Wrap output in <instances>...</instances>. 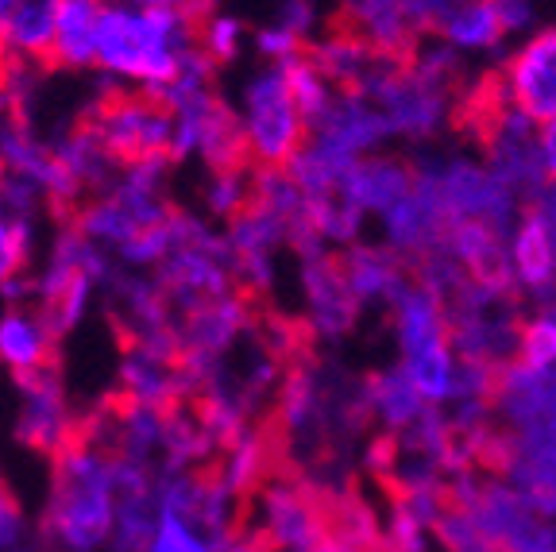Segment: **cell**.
<instances>
[{
    "label": "cell",
    "mask_w": 556,
    "mask_h": 552,
    "mask_svg": "<svg viewBox=\"0 0 556 552\" xmlns=\"http://www.w3.org/2000/svg\"><path fill=\"white\" fill-rule=\"evenodd\" d=\"M198 27L201 20L193 12L174 4L104 0L93 74L109 89H139L159 97L198 51Z\"/></svg>",
    "instance_id": "cell-1"
},
{
    "label": "cell",
    "mask_w": 556,
    "mask_h": 552,
    "mask_svg": "<svg viewBox=\"0 0 556 552\" xmlns=\"http://www.w3.org/2000/svg\"><path fill=\"white\" fill-rule=\"evenodd\" d=\"M170 174V159L124 163L121 174L101 193L81 201L70 221L113 263L131 271H155L166 248V225L174 216Z\"/></svg>",
    "instance_id": "cell-2"
},
{
    "label": "cell",
    "mask_w": 556,
    "mask_h": 552,
    "mask_svg": "<svg viewBox=\"0 0 556 552\" xmlns=\"http://www.w3.org/2000/svg\"><path fill=\"white\" fill-rule=\"evenodd\" d=\"M116 456L81 432L51 460L47 499L39 510L43 552H113L116 537Z\"/></svg>",
    "instance_id": "cell-3"
},
{
    "label": "cell",
    "mask_w": 556,
    "mask_h": 552,
    "mask_svg": "<svg viewBox=\"0 0 556 552\" xmlns=\"http://www.w3.org/2000/svg\"><path fill=\"white\" fill-rule=\"evenodd\" d=\"M113 271L116 263L86 240L74 221H62L31 267V302L47 313L59 337H70L86 325Z\"/></svg>",
    "instance_id": "cell-4"
},
{
    "label": "cell",
    "mask_w": 556,
    "mask_h": 552,
    "mask_svg": "<svg viewBox=\"0 0 556 552\" xmlns=\"http://www.w3.org/2000/svg\"><path fill=\"white\" fill-rule=\"evenodd\" d=\"M236 124H240L243 147H248V163L263 171H287L290 159L305 147L309 124L294 101L287 70L275 62H255L236 78L232 93Z\"/></svg>",
    "instance_id": "cell-5"
},
{
    "label": "cell",
    "mask_w": 556,
    "mask_h": 552,
    "mask_svg": "<svg viewBox=\"0 0 556 552\" xmlns=\"http://www.w3.org/2000/svg\"><path fill=\"white\" fill-rule=\"evenodd\" d=\"M151 275L163 283L166 298H170L178 313L232 293L236 275L232 255H228L225 225H213L205 213L174 209L170 225H166L163 260L155 263Z\"/></svg>",
    "instance_id": "cell-6"
},
{
    "label": "cell",
    "mask_w": 556,
    "mask_h": 552,
    "mask_svg": "<svg viewBox=\"0 0 556 552\" xmlns=\"http://www.w3.org/2000/svg\"><path fill=\"white\" fill-rule=\"evenodd\" d=\"M243 529L275 552H313L329 537V502L302 475H267L248 499Z\"/></svg>",
    "instance_id": "cell-7"
},
{
    "label": "cell",
    "mask_w": 556,
    "mask_h": 552,
    "mask_svg": "<svg viewBox=\"0 0 556 552\" xmlns=\"http://www.w3.org/2000/svg\"><path fill=\"white\" fill-rule=\"evenodd\" d=\"M89 121L101 139L113 147L121 163H148V159H170L174 151V113L170 104L155 93L139 89H109L89 109ZM174 163V159H170Z\"/></svg>",
    "instance_id": "cell-8"
},
{
    "label": "cell",
    "mask_w": 556,
    "mask_h": 552,
    "mask_svg": "<svg viewBox=\"0 0 556 552\" xmlns=\"http://www.w3.org/2000/svg\"><path fill=\"white\" fill-rule=\"evenodd\" d=\"M0 178L24 186L51 213H74L81 205L78 190H74V181L59 159L54 136L39 131V124L24 121V116H12L4 136H0Z\"/></svg>",
    "instance_id": "cell-9"
},
{
    "label": "cell",
    "mask_w": 556,
    "mask_h": 552,
    "mask_svg": "<svg viewBox=\"0 0 556 552\" xmlns=\"http://www.w3.org/2000/svg\"><path fill=\"white\" fill-rule=\"evenodd\" d=\"M12 432H16L24 449L51 460L81 437V414L74 406V398H70L66 379L54 367L16 379Z\"/></svg>",
    "instance_id": "cell-10"
},
{
    "label": "cell",
    "mask_w": 556,
    "mask_h": 552,
    "mask_svg": "<svg viewBox=\"0 0 556 552\" xmlns=\"http://www.w3.org/2000/svg\"><path fill=\"white\" fill-rule=\"evenodd\" d=\"M437 181H441V201L448 225L460 221H483L498 233L514 236L526 201L498 178L486 163H476L468 155H452L448 163H437Z\"/></svg>",
    "instance_id": "cell-11"
},
{
    "label": "cell",
    "mask_w": 556,
    "mask_h": 552,
    "mask_svg": "<svg viewBox=\"0 0 556 552\" xmlns=\"http://www.w3.org/2000/svg\"><path fill=\"white\" fill-rule=\"evenodd\" d=\"M228 255H232L236 290L252 302H267L278 286V260L290 251V236L282 216L263 201H252L240 216L225 225Z\"/></svg>",
    "instance_id": "cell-12"
},
{
    "label": "cell",
    "mask_w": 556,
    "mask_h": 552,
    "mask_svg": "<svg viewBox=\"0 0 556 552\" xmlns=\"http://www.w3.org/2000/svg\"><path fill=\"white\" fill-rule=\"evenodd\" d=\"M298 293H302V317L298 325L317 344H340L359 325V298L348 286L340 267V251H317L298 260Z\"/></svg>",
    "instance_id": "cell-13"
},
{
    "label": "cell",
    "mask_w": 556,
    "mask_h": 552,
    "mask_svg": "<svg viewBox=\"0 0 556 552\" xmlns=\"http://www.w3.org/2000/svg\"><path fill=\"white\" fill-rule=\"evenodd\" d=\"M116 390L124 402H139V406H190V382L178 360V340H124L121 363H116Z\"/></svg>",
    "instance_id": "cell-14"
},
{
    "label": "cell",
    "mask_w": 556,
    "mask_h": 552,
    "mask_svg": "<svg viewBox=\"0 0 556 552\" xmlns=\"http://www.w3.org/2000/svg\"><path fill=\"white\" fill-rule=\"evenodd\" d=\"M101 302L124 328V340H178L174 337L178 310L151 271H131L116 263L101 290Z\"/></svg>",
    "instance_id": "cell-15"
},
{
    "label": "cell",
    "mask_w": 556,
    "mask_h": 552,
    "mask_svg": "<svg viewBox=\"0 0 556 552\" xmlns=\"http://www.w3.org/2000/svg\"><path fill=\"white\" fill-rule=\"evenodd\" d=\"M51 209L16 181L0 178V286L31 275L43 251V216Z\"/></svg>",
    "instance_id": "cell-16"
},
{
    "label": "cell",
    "mask_w": 556,
    "mask_h": 552,
    "mask_svg": "<svg viewBox=\"0 0 556 552\" xmlns=\"http://www.w3.org/2000/svg\"><path fill=\"white\" fill-rule=\"evenodd\" d=\"M506 86L521 113L545 128L556 121V27H545L506 62Z\"/></svg>",
    "instance_id": "cell-17"
},
{
    "label": "cell",
    "mask_w": 556,
    "mask_h": 552,
    "mask_svg": "<svg viewBox=\"0 0 556 552\" xmlns=\"http://www.w3.org/2000/svg\"><path fill=\"white\" fill-rule=\"evenodd\" d=\"M59 333L47 321V313L35 302L24 305H0V367L12 379L47 372L54 367V352H59Z\"/></svg>",
    "instance_id": "cell-18"
},
{
    "label": "cell",
    "mask_w": 556,
    "mask_h": 552,
    "mask_svg": "<svg viewBox=\"0 0 556 552\" xmlns=\"http://www.w3.org/2000/svg\"><path fill=\"white\" fill-rule=\"evenodd\" d=\"M417 186V159L375 151L348 166L337 190H344L367 216H387Z\"/></svg>",
    "instance_id": "cell-19"
},
{
    "label": "cell",
    "mask_w": 556,
    "mask_h": 552,
    "mask_svg": "<svg viewBox=\"0 0 556 552\" xmlns=\"http://www.w3.org/2000/svg\"><path fill=\"white\" fill-rule=\"evenodd\" d=\"M337 24L359 35L375 51L399 54V59H409L417 39L426 35L417 27V20L409 16L406 0H344Z\"/></svg>",
    "instance_id": "cell-20"
},
{
    "label": "cell",
    "mask_w": 556,
    "mask_h": 552,
    "mask_svg": "<svg viewBox=\"0 0 556 552\" xmlns=\"http://www.w3.org/2000/svg\"><path fill=\"white\" fill-rule=\"evenodd\" d=\"M62 0H0V66L47 62Z\"/></svg>",
    "instance_id": "cell-21"
},
{
    "label": "cell",
    "mask_w": 556,
    "mask_h": 552,
    "mask_svg": "<svg viewBox=\"0 0 556 552\" xmlns=\"http://www.w3.org/2000/svg\"><path fill=\"white\" fill-rule=\"evenodd\" d=\"M54 147H59V159L66 166L70 181H74V190L78 198H93L101 193L109 181L121 174V159L113 155V147L104 143L101 131L93 128V121H74L66 124L62 131H54Z\"/></svg>",
    "instance_id": "cell-22"
},
{
    "label": "cell",
    "mask_w": 556,
    "mask_h": 552,
    "mask_svg": "<svg viewBox=\"0 0 556 552\" xmlns=\"http://www.w3.org/2000/svg\"><path fill=\"white\" fill-rule=\"evenodd\" d=\"M340 267L348 275V286L359 298V305H382L391 310L394 293L409 283V263L387 243H352L340 251Z\"/></svg>",
    "instance_id": "cell-23"
},
{
    "label": "cell",
    "mask_w": 556,
    "mask_h": 552,
    "mask_svg": "<svg viewBox=\"0 0 556 552\" xmlns=\"http://www.w3.org/2000/svg\"><path fill=\"white\" fill-rule=\"evenodd\" d=\"M364 390H367L371 429H379L382 437H399V432H406L429 406L426 394L414 387V379H409V372L402 367V363L379 367V372H367Z\"/></svg>",
    "instance_id": "cell-24"
},
{
    "label": "cell",
    "mask_w": 556,
    "mask_h": 552,
    "mask_svg": "<svg viewBox=\"0 0 556 552\" xmlns=\"http://www.w3.org/2000/svg\"><path fill=\"white\" fill-rule=\"evenodd\" d=\"M104 0H62L54 20V39L47 66L66 74H93L97 66V32H101Z\"/></svg>",
    "instance_id": "cell-25"
},
{
    "label": "cell",
    "mask_w": 556,
    "mask_h": 552,
    "mask_svg": "<svg viewBox=\"0 0 556 552\" xmlns=\"http://www.w3.org/2000/svg\"><path fill=\"white\" fill-rule=\"evenodd\" d=\"M510 248H514V271H518V290L526 293V302H533V298H541L556 283V251L545 225H541V216L530 205H526L518 228H514Z\"/></svg>",
    "instance_id": "cell-26"
},
{
    "label": "cell",
    "mask_w": 556,
    "mask_h": 552,
    "mask_svg": "<svg viewBox=\"0 0 556 552\" xmlns=\"http://www.w3.org/2000/svg\"><path fill=\"white\" fill-rule=\"evenodd\" d=\"M433 32L456 51H491V47L503 43L506 27L495 0H460Z\"/></svg>",
    "instance_id": "cell-27"
},
{
    "label": "cell",
    "mask_w": 556,
    "mask_h": 552,
    "mask_svg": "<svg viewBox=\"0 0 556 552\" xmlns=\"http://www.w3.org/2000/svg\"><path fill=\"white\" fill-rule=\"evenodd\" d=\"M255 201V166H225V171H205L201 178V213L213 225H228L232 216Z\"/></svg>",
    "instance_id": "cell-28"
},
{
    "label": "cell",
    "mask_w": 556,
    "mask_h": 552,
    "mask_svg": "<svg viewBox=\"0 0 556 552\" xmlns=\"http://www.w3.org/2000/svg\"><path fill=\"white\" fill-rule=\"evenodd\" d=\"M252 43L243 24L232 16V12H205L201 16V27H198V51L205 54L208 62H217V66H232L240 62L243 47Z\"/></svg>",
    "instance_id": "cell-29"
},
{
    "label": "cell",
    "mask_w": 556,
    "mask_h": 552,
    "mask_svg": "<svg viewBox=\"0 0 556 552\" xmlns=\"http://www.w3.org/2000/svg\"><path fill=\"white\" fill-rule=\"evenodd\" d=\"M533 372H548L556 367V317L548 313H530L526 333H521V360Z\"/></svg>",
    "instance_id": "cell-30"
},
{
    "label": "cell",
    "mask_w": 556,
    "mask_h": 552,
    "mask_svg": "<svg viewBox=\"0 0 556 552\" xmlns=\"http://www.w3.org/2000/svg\"><path fill=\"white\" fill-rule=\"evenodd\" d=\"M31 541H39V529H31L27 510L0 484V552H31Z\"/></svg>",
    "instance_id": "cell-31"
},
{
    "label": "cell",
    "mask_w": 556,
    "mask_h": 552,
    "mask_svg": "<svg viewBox=\"0 0 556 552\" xmlns=\"http://www.w3.org/2000/svg\"><path fill=\"white\" fill-rule=\"evenodd\" d=\"M278 27H287L290 35H298L302 43H313L321 35V16H317V4L313 0H282L275 16Z\"/></svg>",
    "instance_id": "cell-32"
},
{
    "label": "cell",
    "mask_w": 556,
    "mask_h": 552,
    "mask_svg": "<svg viewBox=\"0 0 556 552\" xmlns=\"http://www.w3.org/2000/svg\"><path fill=\"white\" fill-rule=\"evenodd\" d=\"M456 4H460V0H406L409 16L417 20V27H421V32H433V27L441 24V20L448 16Z\"/></svg>",
    "instance_id": "cell-33"
},
{
    "label": "cell",
    "mask_w": 556,
    "mask_h": 552,
    "mask_svg": "<svg viewBox=\"0 0 556 552\" xmlns=\"http://www.w3.org/2000/svg\"><path fill=\"white\" fill-rule=\"evenodd\" d=\"M530 209L541 216V225H545L548 240H553V251H556V181L548 186L545 193H538V198L530 201Z\"/></svg>",
    "instance_id": "cell-34"
},
{
    "label": "cell",
    "mask_w": 556,
    "mask_h": 552,
    "mask_svg": "<svg viewBox=\"0 0 556 552\" xmlns=\"http://www.w3.org/2000/svg\"><path fill=\"white\" fill-rule=\"evenodd\" d=\"M541 143H545V163H548V174H553V181H556V121L541 128Z\"/></svg>",
    "instance_id": "cell-35"
},
{
    "label": "cell",
    "mask_w": 556,
    "mask_h": 552,
    "mask_svg": "<svg viewBox=\"0 0 556 552\" xmlns=\"http://www.w3.org/2000/svg\"><path fill=\"white\" fill-rule=\"evenodd\" d=\"M9 121H12V101H9V93H4V86H0V136H4Z\"/></svg>",
    "instance_id": "cell-36"
}]
</instances>
